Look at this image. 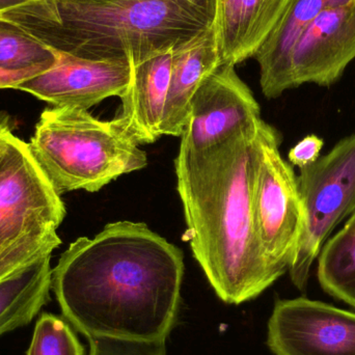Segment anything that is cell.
<instances>
[{
    "label": "cell",
    "instance_id": "obj_3",
    "mask_svg": "<svg viewBox=\"0 0 355 355\" xmlns=\"http://www.w3.org/2000/svg\"><path fill=\"white\" fill-rule=\"evenodd\" d=\"M0 16L56 52L135 64L210 26L214 0H39Z\"/></svg>",
    "mask_w": 355,
    "mask_h": 355
},
{
    "label": "cell",
    "instance_id": "obj_11",
    "mask_svg": "<svg viewBox=\"0 0 355 355\" xmlns=\"http://www.w3.org/2000/svg\"><path fill=\"white\" fill-rule=\"evenodd\" d=\"M355 60V2L322 10L304 29L290 64L291 89L331 87Z\"/></svg>",
    "mask_w": 355,
    "mask_h": 355
},
{
    "label": "cell",
    "instance_id": "obj_9",
    "mask_svg": "<svg viewBox=\"0 0 355 355\" xmlns=\"http://www.w3.org/2000/svg\"><path fill=\"white\" fill-rule=\"evenodd\" d=\"M267 344L275 355H355V314L306 298L277 300Z\"/></svg>",
    "mask_w": 355,
    "mask_h": 355
},
{
    "label": "cell",
    "instance_id": "obj_2",
    "mask_svg": "<svg viewBox=\"0 0 355 355\" xmlns=\"http://www.w3.org/2000/svg\"><path fill=\"white\" fill-rule=\"evenodd\" d=\"M262 121L204 151L180 148L175 159L186 239L225 304L254 300L284 275L263 252L254 225V158Z\"/></svg>",
    "mask_w": 355,
    "mask_h": 355
},
{
    "label": "cell",
    "instance_id": "obj_12",
    "mask_svg": "<svg viewBox=\"0 0 355 355\" xmlns=\"http://www.w3.org/2000/svg\"><path fill=\"white\" fill-rule=\"evenodd\" d=\"M174 49L131 64L130 85L121 97L122 107L114 122L137 145L155 143L162 137Z\"/></svg>",
    "mask_w": 355,
    "mask_h": 355
},
{
    "label": "cell",
    "instance_id": "obj_6",
    "mask_svg": "<svg viewBox=\"0 0 355 355\" xmlns=\"http://www.w3.org/2000/svg\"><path fill=\"white\" fill-rule=\"evenodd\" d=\"M281 135L262 121L254 158V225L259 242L269 262L285 273L289 270L300 236L304 214L297 177L282 157Z\"/></svg>",
    "mask_w": 355,
    "mask_h": 355
},
{
    "label": "cell",
    "instance_id": "obj_18",
    "mask_svg": "<svg viewBox=\"0 0 355 355\" xmlns=\"http://www.w3.org/2000/svg\"><path fill=\"white\" fill-rule=\"evenodd\" d=\"M58 52L0 16V70L29 79L51 69Z\"/></svg>",
    "mask_w": 355,
    "mask_h": 355
},
{
    "label": "cell",
    "instance_id": "obj_10",
    "mask_svg": "<svg viewBox=\"0 0 355 355\" xmlns=\"http://www.w3.org/2000/svg\"><path fill=\"white\" fill-rule=\"evenodd\" d=\"M49 70L17 85L53 107L89 110L110 97H122L130 85V60H96L58 52Z\"/></svg>",
    "mask_w": 355,
    "mask_h": 355
},
{
    "label": "cell",
    "instance_id": "obj_23",
    "mask_svg": "<svg viewBox=\"0 0 355 355\" xmlns=\"http://www.w3.org/2000/svg\"><path fill=\"white\" fill-rule=\"evenodd\" d=\"M12 135V126H10V120L4 114H0V153H1L6 141H8Z\"/></svg>",
    "mask_w": 355,
    "mask_h": 355
},
{
    "label": "cell",
    "instance_id": "obj_5",
    "mask_svg": "<svg viewBox=\"0 0 355 355\" xmlns=\"http://www.w3.org/2000/svg\"><path fill=\"white\" fill-rule=\"evenodd\" d=\"M64 216L28 144L10 135L0 153V281L51 254L62 243L58 229Z\"/></svg>",
    "mask_w": 355,
    "mask_h": 355
},
{
    "label": "cell",
    "instance_id": "obj_24",
    "mask_svg": "<svg viewBox=\"0 0 355 355\" xmlns=\"http://www.w3.org/2000/svg\"><path fill=\"white\" fill-rule=\"evenodd\" d=\"M39 0H0V14Z\"/></svg>",
    "mask_w": 355,
    "mask_h": 355
},
{
    "label": "cell",
    "instance_id": "obj_7",
    "mask_svg": "<svg viewBox=\"0 0 355 355\" xmlns=\"http://www.w3.org/2000/svg\"><path fill=\"white\" fill-rule=\"evenodd\" d=\"M297 183L304 225L288 271L294 285L302 290L331 232L355 212V133L302 168Z\"/></svg>",
    "mask_w": 355,
    "mask_h": 355
},
{
    "label": "cell",
    "instance_id": "obj_15",
    "mask_svg": "<svg viewBox=\"0 0 355 355\" xmlns=\"http://www.w3.org/2000/svg\"><path fill=\"white\" fill-rule=\"evenodd\" d=\"M355 0H292L277 26L254 58L260 67V85L268 99L291 89L290 64L294 48L308 25L327 8H342Z\"/></svg>",
    "mask_w": 355,
    "mask_h": 355
},
{
    "label": "cell",
    "instance_id": "obj_16",
    "mask_svg": "<svg viewBox=\"0 0 355 355\" xmlns=\"http://www.w3.org/2000/svg\"><path fill=\"white\" fill-rule=\"evenodd\" d=\"M49 256L0 281V336L33 321L50 300L52 270Z\"/></svg>",
    "mask_w": 355,
    "mask_h": 355
},
{
    "label": "cell",
    "instance_id": "obj_26",
    "mask_svg": "<svg viewBox=\"0 0 355 355\" xmlns=\"http://www.w3.org/2000/svg\"><path fill=\"white\" fill-rule=\"evenodd\" d=\"M187 1H196V0H187Z\"/></svg>",
    "mask_w": 355,
    "mask_h": 355
},
{
    "label": "cell",
    "instance_id": "obj_22",
    "mask_svg": "<svg viewBox=\"0 0 355 355\" xmlns=\"http://www.w3.org/2000/svg\"><path fill=\"white\" fill-rule=\"evenodd\" d=\"M25 80H27V78L20 75L10 74L0 70V89H16L17 85Z\"/></svg>",
    "mask_w": 355,
    "mask_h": 355
},
{
    "label": "cell",
    "instance_id": "obj_20",
    "mask_svg": "<svg viewBox=\"0 0 355 355\" xmlns=\"http://www.w3.org/2000/svg\"><path fill=\"white\" fill-rule=\"evenodd\" d=\"M89 355H166V341H131L92 338Z\"/></svg>",
    "mask_w": 355,
    "mask_h": 355
},
{
    "label": "cell",
    "instance_id": "obj_1",
    "mask_svg": "<svg viewBox=\"0 0 355 355\" xmlns=\"http://www.w3.org/2000/svg\"><path fill=\"white\" fill-rule=\"evenodd\" d=\"M181 250L146 223L116 221L70 244L52 270L64 316L92 338L166 341L177 322Z\"/></svg>",
    "mask_w": 355,
    "mask_h": 355
},
{
    "label": "cell",
    "instance_id": "obj_25",
    "mask_svg": "<svg viewBox=\"0 0 355 355\" xmlns=\"http://www.w3.org/2000/svg\"><path fill=\"white\" fill-rule=\"evenodd\" d=\"M83 1H112V0H83Z\"/></svg>",
    "mask_w": 355,
    "mask_h": 355
},
{
    "label": "cell",
    "instance_id": "obj_21",
    "mask_svg": "<svg viewBox=\"0 0 355 355\" xmlns=\"http://www.w3.org/2000/svg\"><path fill=\"white\" fill-rule=\"evenodd\" d=\"M323 145L324 143L320 137L314 135H308L290 150L288 155L289 162L300 170L306 168L320 157Z\"/></svg>",
    "mask_w": 355,
    "mask_h": 355
},
{
    "label": "cell",
    "instance_id": "obj_14",
    "mask_svg": "<svg viewBox=\"0 0 355 355\" xmlns=\"http://www.w3.org/2000/svg\"><path fill=\"white\" fill-rule=\"evenodd\" d=\"M220 64L213 21L210 26L175 48L170 89L162 119V137H181L196 89Z\"/></svg>",
    "mask_w": 355,
    "mask_h": 355
},
{
    "label": "cell",
    "instance_id": "obj_17",
    "mask_svg": "<svg viewBox=\"0 0 355 355\" xmlns=\"http://www.w3.org/2000/svg\"><path fill=\"white\" fill-rule=\"evenodd\" d=\"M317 273L325 292L355 308V212L343 229L323 244Z\"/></svg>",
    "mask_w": 355,
    "mask_h": 355
},
{
    "label": "cell",
    "instance_id": "obj_13",
    "mask_svg": "<svg viewBox=\"0 0 355 355\" xmlns=\"http://www.w3.org/2000/svg\"><path fill=\"white\" fill-rule=\"evenodd\" d=\"M292 0H214L221 64L237 66L254 58Z\"/></svg>",
    "mask_w": 355,
    "mask_h": 355
},
{
    "label": "cell",
    "instance_id": "obj_8",
    "mask_svg": "<svg viewBox=\"0 0 355 355\" xmlns=\"http://www.w3.org/2000/svg\"><path fill=\"white\" fill-rule=\"evenodd\" d=\"M260 120V106L235 66L220 64L190 101L180 148L204 151Z\"/></svg>",
    "mask_w": 355,
    "mask_h": 355
},
{
    "label": "cell",
    "instance_id": "obj_19",
    "mask_svg": "<svg viewBox=\"0 0 355 355\" xmlns=\"http://www.w3.org/2000/svg\"><path fill=\"white\" fill-rule=\"evenodd\" d=\"M27 355H85V350L64 319L44 313L35 324Z\"/></svg>",
    "mask_w": 355,
    "mask_h": 355
},
{
    "label": "cell",
    "instance_id": "obj_4",
    "mask_svg": "<svg viewBox=\"0 0 355 355\" xmlns=\"http://www.w3.org/2000/svg\"><path fill=\"white\" fill-rule=\"evenodd\" d=\"M33 159L58 194L96 192L143 170L147 154L112 121L78 107L47 108L28 144Z\"/></svg>",
    "mask_w": 355,
    "mask_h": 355
}]
</instances>
